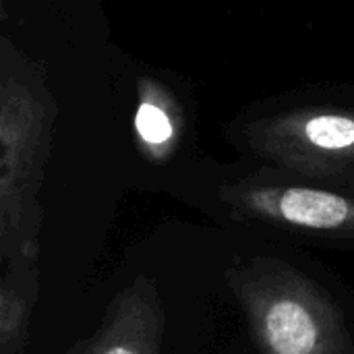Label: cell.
<instances>
[{"mask_svg": "<svg viewBox=\"0 0 354 354\" xmlns=\"http://www.w3.org/2000/svg\"><path fill=\"white\" fill-rule=\"evenodd\" d=\"M245 295L263 354H344L334 309L301 278H263Z\"/></svg>", "mask_w": 354, "mask_h": 354, "instance_id": "1", "label": "cell"}, {"mask_svg": "<svg viewBox=\"0 0 354 354\" xmlns=\"http://www.w3.org/2000/svg\"><path fill=\"white\" fill-rule=\"evenodd\" d=\"M270 209L280 220L311 230H338L354 222V207L344 197L317 189H284L270 197Z\"/></svg>", "mask_w": 354, "mask_h": 354, "instance_id": "2", "label": "cell"}, {"mask_svg": "<svg viewBox=\"0 0 354 354\" xmlns=\"http://www.w3.org/2000/svg\"><path fill=\"white\" fill-rule=\"evenodd\" d=\"M156 328L153 307L143 297L131 295L83 354H156Z\"/></svg>", "mask_w": 354, "mask_h": 354, "instance_id": "3", "label": "cell"}, {"mask_svg": "<svg viewBox=\"0 0 354 354\" xmlns=\"http://www.w3.org/2000/svg\"><path fill=\"white\" fill-rule=\"evenodd\" d=\"M25 317H27V301L21 288L10 286V280L6 278L0 297V353L2 354H17L23 342Z\"/></svg>", "mask_w": 354, "mask_h": 354, "instance_id": "4", "label": "cell"}, {"mask_svg": "<svg viewBox=\"0 0 354 354\" xmlns=\"http://www.w3.org/2000/svg\"><path fill=\"white\" fill-rule=\"evenodd\" d=\"M305 135L326 149H344L354 143V120L342 116H317L307 122Z\"/></svg>", "mask_w": 354, "mask_h": 354, "instance_id": "5", "label": "cell"}, {"mask_svg": "<svg viewBox=\"0 0 354 354\" xmlns=\"http://www.w3.org/2000/svg\"><path fill=\"white\" fill-rule=\"evenodd\" d=\"M137 131L147 143H164L172 135L168 116L153 104H143L137 112Z\"/></svg>", "mask_w": 354, "mask_h": 354, "instance_id": "6", "label": "cell"}]
</instances>
